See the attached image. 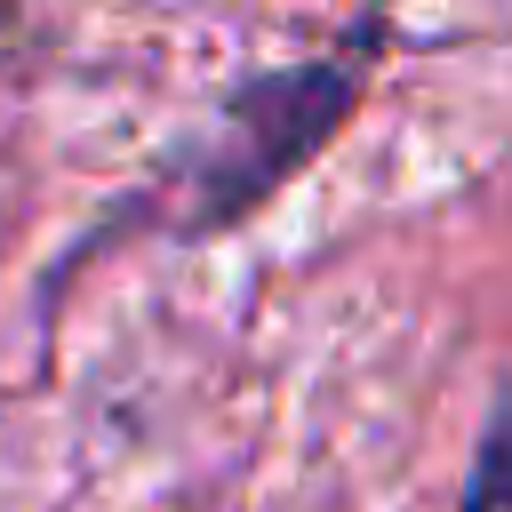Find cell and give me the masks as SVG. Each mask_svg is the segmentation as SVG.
I'll return each instance as SVG.
<instances>
[{"label":"cell","instance_id":"cell-1","mask_svg":"<svg viewBox=\"0 0 512 512\" xmlns=\"http://www.w3.org/2000/svg\"><path fill=\"white\" fill-rule=\"evenodd\" d=\"M352 104V72L344 64H304V72H272L256 88H240L224 104V136L192 160V192H184V216L192 232L240 216L248 200H264Z\"/></svg>","mask_w":512,"mask_h":512},{"label":"cell","instance_id":"cell-2","mask_svg":"<svg viewBox=\"0 0 512 512\" xmlns=\"http://www.w3.org/2000/svg\"><path fill=\"white\" fill-rule=\"evenodd\" d=\"M464 512H512V384L480 432V456H472V488H464Z\"/></svg>","mask_w":512,"mask_h":512},{"label":"cell","instance_id":"cell-3","mask_svg":"<svg viewBox=\"0 0 512 512\" xmlns=\"http://www.w3.org/2000/svg\"><path fill=\"white\" fill-rule=\"evenodd\" d=\"M0 8H8V0H0Z\"/></svg>","mask_w":512,"mask_h":512}]
</instances>
